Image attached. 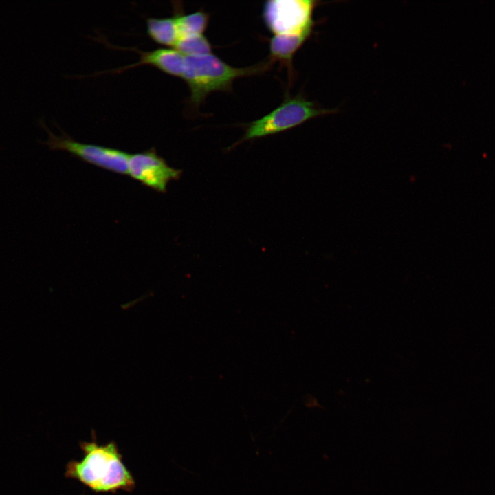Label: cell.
I'll return each mask as SVG.
<instances>
[{
  "mask_svg": "<svg viewBox=\"0 0 495 495\" xmlns=\"http://www.w3.org/2000/svg\"><path fill=\"white\" fill-rule=\"evenodd\" d=\"M79 446L83 458L67 463L66 478L76 480L96 493L132 492L135 489L134 477L124 463L115 441L98 444L93 433L91 441H82Z\"/></svg>",
  "mask_w": 495,
  "mask_h": 495,
  "instance_id": "6da1fadb",
  "label": "cell"
},
{
  "mask_svg": "<svg viewBox=\"0 0 495 495\" xmlns=\"http://www.w3.org/2000/svg\"><path fill=\"white\" fill-rule=\"evenodd\" d=\"M273 64L268 58L252 66L234 67L212 54L186 56L182 78L190 91L187 102L192 107L197 108L210 93L230 91L236 78L263 73Z\"/></svg>",
  "mask_w": 495,
  "mask_h": 495,
  "instance_id": "7a4b0ae2",
  "label": "cell"
},
{
  "mask_svg": "<svg viewBox=\"0 0 495 495\" xmlns=\"http://www.w3.org/2000/svg\"><path fill=\"white\" fill-rule=\"evenodd\" d=\"M334 113L335 109L317 107L302 94L287 95L283 102L270 113L249 123L241 141L280 133L311 118Z\"/></svg>",
  "mask_w": 495,
  "mask_h": 495,
  "instance_id": "3957f363",
  "label": "cell"
},
{
  "mask_svg": "<svg viewBox=\"0 0 495 495\" xmlns=\"http://www.w3.org/2000/svg\"><path fill=\"white\" fill-rule=\"evenodd\" d=\"M49 137L43 142L51 150L66 151L92 165L118 174L127 175L129 153L120 149L77 142L62 131L60 135L49 130L44 121H39Z\"/></svg>",
  "mask_w": 495,
  "mask_h": 495,
  "instance_id": "277c9868",
  "label": "cell"
},
{
  "mask_svg": "<svg viewBox=\"0 0 495 495\" xmlns=\"http://www.w3.org/2000/svg\"><path fill=\"white\" fill-rule=\"evenodd\" d=\"M316 1L311 0H272L265 3L262 16L274 34L291 33L314 28L312 19Z\"/></svg>",
  "mask_w": 495,
  "mask_h": 495,
  "instance_id": "5b68a950",
  "label": "cell"
},
{
  "mask_svg": "<svg viewBox=\"0 0 495 495\" xmlns=\"http://www.w3.org/2000/svg\"><path fill=\"white\" fill-rule=\"evenodd\" d=\"M182 173L169 166L155 148L129 154L127 175L157 192L165 193L168 183L179 179Z\"/></svg>",
  "mask_w": 495,
  "mask_h": 495,
  "instance_id": "8992f818",
  "label": "cell"
},
{
  "mask_svg": "<svg viewBox=\"0 0 495 495\" xmlns=\"http://www.w3.org/2000/svg\"><path fill=\"white\" fill-rule=\"evenodd\" d=\"M109 47L122 49L135 52L140 55L138 62L122 66L107 72H97L92 76L102 74H119L135 67L148 65L160 70L164 74L177 78H182L185 67V56L175 48L160 47L151 51H142L137 48L120 47L113 46L107 42L104 38L99 39Z\"/></svg>",
  "mask_w": 495,
  "mask_h": 495,
  "instance_id": "52a82bcc",
  "label": "cell"
},
{
  "mask_svg": "<svg viewBox=\"0 0 495 495\" xmlns=\"http://www.w3.org/2000/svg\"><path fill=\"white\" fill-rule=\"evenodd\" d=\"M312 30L313 28L300 32L274 34L270 40L269 59L273 63L279 62L291 71L294 54L310 36Z\"/></svg>",
  "mask_w": 495,
  "mask_h": 495,
  "instance_id": "ba28073f",
  "label": "cell"
},
{
  "mask_svg": "<svg viewBox=\"0 0 495 495\" xmlns=\"http://www.w3.org/2000/svg\"><path fill=\"white\" fill-rule=\"evenodd\" d=\"M146 32L156 43L174 48L179 38V32L175 16L149 17L146 20Z\"/></svg>",
  "mask_w": 495,
  "mask_h": 495,
  "instance_id": "9c48e42d",
  "label": "cell"
},
{
  "mask_svg": "<svg viewBox=\"0 0 495 495\" xmlns=\"http://www.w3.org/2000/svg\"><path fill=\"white\" fill-rule=\"evenodd\" d=\"M174 16L177 23L179 38L190 34H203L209 23V15L204 11L188 14L177 12Z\"/></svg>",
  "mask_w": 495,
  "mask_h": 495,
  "instance_id": "30bf717a",
  "label": "cell"
},
{
  "mask_svg": "<svg viewBox=\"0 0 495 495\" xmlns=\"http://www.w3.org/2000/svg\"><path fill=\"white\" fill-rule=\"evenodd\" d=\"M184 56H201L212 54V47L204 34L181 36L175 47Z\"/></svg>",
  "mask_w": 495,
  "mask_h": 495,
  "instance_id": "8fae6325",
  "label": "cell"
}]
</instances>
